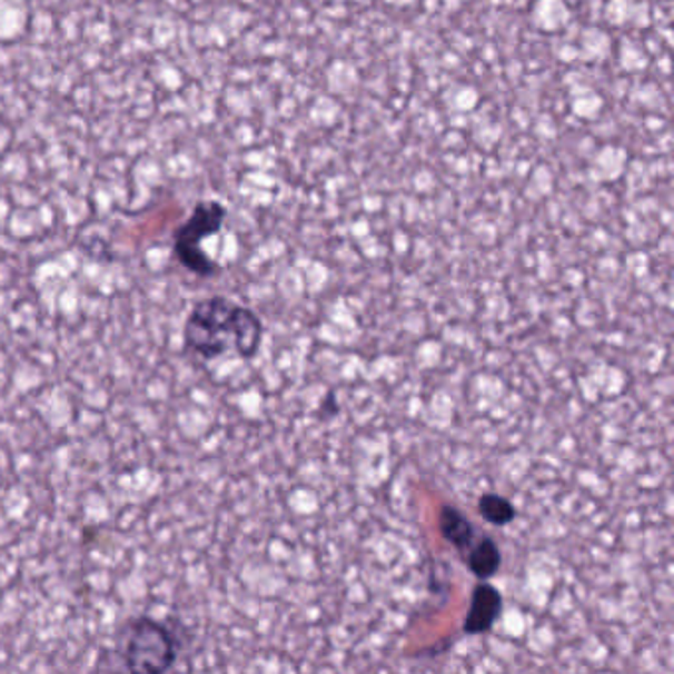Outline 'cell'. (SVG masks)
<instances>
[{
    "mask_svg": "<svg viewBox=\"0 0 674 674\" xmlns=\"http://www.w3.org/2000/svg\"><path fill=\"white\" fill-rule=\"evenodd\" d=\"M180 641L177 631L167 623L139 615L123 625L117 647L111 653V665L106 668L129 673H167L178 661Z\"/></svg>",
    "mask_w": 674,
    "mask_h": 674,
    "instance_id": "cell-2",
    "label": "cell"
},
{
    "mask_svg": "<svg viewBox=\"0 0 674 674\" xmlns=\"http://www.w3.org/2000/svg\"><path fill=\"white\" fill-rule=\"evenodd\" d=\"M503 564V554L497 542L488 536H483L477 544H473L467 556V568L470 574L479 579H490L498 574Z\"/></svg>",
    "mask_w": 674,
    "mask_h": 674,
    "instance_id": "cell-6",
    "label": "cell"
},
{
    "mask_svg": "<svg viewBox=\"0 0 674 674\" xmlns=\"http://www.w3.org/2000/svg\"><path fill=\"white\" fill-rule=\"evenodd\" d=\"M226 214H228L226 206L216 200L198 202L192 214L188 216L187 222L175 231L172 238L175 258L190 274L198 277H212L220 271V266L200 248V241L222 230Z\"/></svg>",
    "mask_w": 674,
    "mask_h": 674,
    "instance_id": "cell-3",
    "label": "cell"
},
{
    "mask_svg": "<svg viewBox=\"0 0 674 674\" xmlns=\"http://www.w3.org/2000/svg\"><path fill=\"white\" fill-rule=\"evenodd\" d=\"M477 508H479V515L483 516V521H487L493 526H508V524L515 523V505L508 498L497 495V493H485L479 498Z\"/></svg>",
    "mask_w": 674,
    "mask_h": 674,
    "instance_id": "cell-7",
    "label": "cell"
},
{
    "mask_svg": "<svg viewBox=\"0 0 674 674\" xmlns=\"http://www.w3.org/2000/svg\"><path fill=\"white\" fill-rule=\"evenodd\" d=\"M182 340L187 350L206 360H214L228 350L251 360L264 340V323L249 307L214 295L196 303L188 313Z\"/></svg>",
    "mask_w": 674,
    "mask_h": 674,
    "instance_id": "cell-1",
    "label": "cell"
},
{
    "mask_svg": "<svg viewBox=\"0 0 674 674\" xmlns=\"http://www.w3.org/2000/svg\"><path fill=\"white\" fill-rule=\"evenodd\" d=\"M503 612V595L487 579L475 586L470 595L469 612L465 615L463 631L467 635H485L495 627Z\"/></svg>",
    "mask_w": 674,
    "mask_h": 674,
    "instance_id": "cell-4",
    "label": "cell"
},
{
    "mask_svg": "<svg viewBox=\"0 0 674 674\" xmlns=\"http://www.w3.org/2000/svg\"><path fill=\"white\" fill-rule=\"evenodd\" d=\"M437 526H439V534L444 536V541L449 542L453 548L469 552L473 541H475V526L470 523L469 516H465V513L457 506H442L439 516H437Z\"/></svg>",
    "mask_w": 674,
    "mask_h": 674,
    "instance_id": "cell-5",
    "label": "cell"
}]
</instances>
